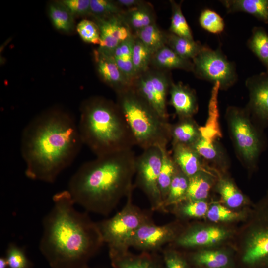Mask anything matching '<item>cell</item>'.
Wrapping results in <instances>:
<instances>
[{
    "label": "cell",
    "instance_id": "1",
    "mask_svg": "<svg viewBox=\"0 0 268 268\" xmlns=\"http://www.w3.org/2000/svg\"><path fill=\"white\" fill-rule=\"evenodd\" d=\"M83 144L78 124L70 114L59 109L43 113L22 133L21 150L26 176L54 182L73 161Z\"/></svg>",
    "mask_w": 268,
    "mask_h": 268
},
{
    "label": "cell",
    "instance_id": "2",
    "mask_svg": "<svg viewBox=\"0 0 268 268\" xmlns=\"http://www.w3.org/2000/svg\"><path fill=\"white\" fill-rule=\"evenodd\" d=\"M53 206L43 221L39 248L52 268H80L104 242L97 223L78 211L67 190L55 194Z\"/></svg>",
    "mask_w": 268,
    "mask_h": 268
},
{
    "label": "cell",
    "instance_id": "3",
    "mask_svg": "<svg viewBox=\"0 0 268 268\" xmlns=\"http://www.w3.org/2000/svg\"><path fill=\"white\" fill-rule=\"evenodd\" d=\"M136 157L132 149L97 157L82 164L68 187L75 203L86 210L109 215L134 188Z\"/></svg>",
    "mask_w": 268,
    "mask_h": 268
},
{
    "label": "cell",
    "instance_id": "4",
    "mask_svg": "<svg viewBox=\"0 0 268 268\" xmlns=\"http://www.w3.org/2000/svg\"><path fill=\"white\" fill-rule=\"evenodd\" d=\"M83 144L97 156L132 149L135 141L117 104L102 98L86 101L78 124Z\"/></svg>",
    "mask_w": 268,
    "mask_h": 268
},
{
    "label": "cell",
    "instance_id": "5",
    "mask_svg": "<svg viewBox=\"0 0 268 268\" xmlns=\"http://www.w3.org/2000/svg\"><path fill=\"white\" fill-rule=\"evenodd\" d=\"M117 105L134 137L135 145L145 150L167 148L171 140V124L160 116L132 87L118 93Z\"/></svg>",
    "mask_w": 268,
    "mask_h": 268
},
{
    "label": "cell",
    "instance_id": "6",
    "mask_svg": "<svg viewBox=\"0 0 268 268\" xmlns=\"http://www.w3.org/2000/svg\"><path fill=\"white\" fill-rule=\"evenodd\" d=\"M225 118L239 158L248 169H254L264 146L260 128L246 108L229 106L226 109Z\"/></svg>",
    "mask_w": 268,
    "mask_h": 268
},
{
    "label": "cell",
    "instance_id": "7",
    "mask_svg": "<svg viewBox=\"0 0 268 268\" xmlns=\"http://www.w3.org/2000/svg\"><path fill=\"white\" fill-rule=\"evenodd\" d=\"M133 190L127 196L126 203L121 211L109 219L97 222L109 251L128 250L127 242L134 233L142 225L153 222L151 212L141 210L133 203Z\"/></svg>",
    "mask_w": 268,
    "mask_h": 268
},
{
    "label": "cell",
    "instance_id": "8",
    "mask_svg": "<svg viewBox=\"0 0 268 268\" xmlns=\"http://www.w3.org/2000/svg\"><path fill=\"white\" fill-rule=\"evenodd\" d=\"M255 214L242 240L240 261L245 268H268V202Z\"/></svg>",
    "mask_w": 268,
    "mask_h": 268
},
{
    "label": "cell",
    "instance_id": "9",
    "mask_svg": "<svg viewBox=\"0 0 268 268\" xmlns=\"http://www.w3.org/2000/svg\"><path fill=\"white\" fill-rule=\"evenodd\" d=\"M192 62L195 75L213 84L219 83L220 90L229 89L237 81L234 63L228 60L220 48L214 50L204 46Z\"/></svg>",
    "mask_w": 268,
    "mask_h": 268
},
{
    "label": "cell",
    "instance_id": "10",
    "mask_svg": "<svg viewBox=\"0 0 268 268\" xmlns=\"http://www.w3.org/2000/svg\"><path fill=\"white\" fill-rule=\"evenodd\" d=\"M162 158L161 148L156 146L143 150V152L136 158L134 185L145 194L152 211L164 212L163 201L158 183Z\"/></svg>",
    "mask_w": 268,
    "mask_h": 268
},
{
    "label": "cell",
    "instance_id": "11",
    "mask_svg": "<svg viewBox=\"0 0 268 268\" xmlns=\"http://www.w3.org/2000/svg\"><path fill=\"white\" fill-rule=\"evenodd\" d=\"M172 82L165 73L148 70L136 77L132 87L160 116L168 120L167 97Z\"/></svg>",
    "mask_w": 268,
    "mask_h": 268
},
{
    "label": "cell",
    "instance_id": "12",
    "mask_svg": "<svg viewBox=\"0 0 268 268\" xmlns=\"http://www.w3.org/2000/svg\"><path fill=\"white\" fill-rule=\"evenodd\" d=\"M183 229L176 222L157 225L154 222L139 227L130 238L127 247L141 252H156L165 244L172 243Z\"/></svg>",
    "mask_w": 268,
    "mask_h": 268
},
{
    "label": "cell",
    "instance_id": "13",
    "mask_svg": "<svg viewBox=\"0 0 268 268\" xmlns=\"http://www.w3.org/2000/svg\"><path fill=\"white\" fill-rule=\"evenodd\" d=\"M232 231L225 227L194 225L183 229L171 245L184 249L214 248L229 239Z\"/></svg>",
    "mask_w": 268,
    "mask_h": 268
},
{
    "label": "cell",
    "instance_id": "14",
    "mask_svg": "<svg viewBox=\"0 0 268 268\" xmlns=\"http://www.w3.org/2000/svg\"><path fill=\"white\" fill-rule=\"evenodd\" d=\"M245 85L249 92L246 110L256 125L268 126V72H262L248 77Z\"/></svg>",
    "mask_w": 268,
    "mask_h": 268
},
{
    "label": "cell",
    "instance_id": "15",
    "mask_svg": "<svg viewBox=\"0 0 268 268\" xmlns=\"http://www.w3.org/2000/svg\"><path fill=\"white\" fill-rule=\"evenodd\" d=\"M122 14L96 18L100 34V50L112 54L118 46L133 35Z\"/></svg>",
    "mask_w": 268,
    "mask_h": 268
},
{
    "label": "cell",
    "instance_id": "16",
    "mask_svg": "<svg viewBox=\"0 0 268 268\" xmlns=\"http://www.w3.org/2000/svg\"><path fill=\"white\" fill-rule=\"evenodd\" d=\"M94 58L98 72L102 79L116 92L119 93L132 87L116 64L112 54L97 49Z\"/></svg>",
    "mask_w": 268,
    "mask_h": 268
},
{
    "label": "cell",
    "instance_id": "17",
    "mask_svg": "<svg viewBox=\"0 0 268 268\" xmlns=\"http://www.w3.org/2000/svg\"><path fill=\"white\" fill-rule=\"evenodd\" d=\"M111 264L114 268H164L162 259L156 252H141L134 254L127 251H109Z\"/></svg>",
    "mask_w": 268,
    "mask_h": 268
},
{
    "label": "cell",
    "instance_id": "18",
    "mask_svg": "<svg viewBox=\"0 0 268 268\" xmlns=\"http://www.w3.org/2000/svg\"><path fill=\"white\" fill-rule=\"evenodd\" d=\"M170 104L174 108L179 118H191L198 110L196 93L182 82H172L169 92Z\"/></svg>",
    "mask_w": 268,
    "mask_h": 268
},
{
    "label": "cell",
    "instance_id": "19",
    "mask_svg": "<svg viewBox=\"0 0 268 268\" xmlns=\"http://www.w3.org/2000/svg\"><path fill=\"white\" fill-rule=\"evenodd\" d=\"M189 263L198 268H234L232 254L224 249L214 248L197 250L189 254Z\"/></svg>",
    "mask_w": 268,
    "mask_h": 268
},
{
    "label": "cell",
    "instance_id": "20",
    "mask_svg": "<svg viewBox=\"0 0 268 268\" xmlns=\"http://www.w3.org/2000/svg\"><path fill=\"white\" fill-rule=\"evenodd\" d=\"M172 156L178 168L189 177L200 171L209 170L192 146L172 144Z\"/></svg>",
    "mask_w": 268,
    "mask_h": 268
},
{
    "label": "cell",
    "instance_id": "21",
    "mask_svg": "<svg viewBox=\"0 0 268 268\" xmlns=\"http://www.w3.org/2000/svg\"><path fill=\"white\" fill-rule=\"evenodd\" d=\"M219 90V83L214 84L209 101L207 119L205 125L199 128L201 136L210 141H218L222 136L219 122L218 95Z\"/></svg>",
    "mask_w": 268,
    "mask_h": 268
},
{
    "label": "cell",
    "instance_id": "22",
    "mask_svg": "<svg viewBox=\"0 0 268 268\" xmlns=\"http://www.w3.org/2000/svg\"><path fill=\"white\" fill-rule=\"evenodd\" d=\"M219 1L227 13L246 12L268 24V0H223Z\"/></svg>",
    "mask_w": 268,
    "mask_h": 268
},
{
    "label": "cell",
    "instance_id": "23",
    "mask_svg": "<svg viewBox=\"0 0 268 268\" xmlns=\"http://www.w3.org/2000/svg\"><path fill=\"white\" fill-rule=\"evenodd\" d=\"M218 141H210L201 136L192 146L203 160L224 171L228 166V158Z\"/></svg>",
    "mask_w": 268,
    "mask_h": 268
},
{
    "label": "cell",
    "instance_id": "24",
    "mask_svg": "<svg viewBox=\"0 0 268 268\" xmlns=\"http://www.w3.org/2000/svg\"><path fill=\"white\" fill-rule=\"evenodd\" d=\"M151 63L156 67L162 69H182L193 72L192 60L185 59L167 45H165L152 56Z\"/></svg>",
    "mask_w": 268,
    "mask_h": 268
},
{
    "label": "cell",
    "instance_id": "25",
    "mask_svg": "<svg viewBox=\"0 0 268 268\" xmlns=\"http://www.w3.org/2000/svg\"><path fill=\"white\" fill-rule=\"evenodd\" d=\"M199 128L193 117L179 118L176 123L171 124L172 144L192 146L201 137Z\"/></svg>",
    "mask_w": 268,
    "mask_h": 268
},
{
    "label": "cell",
    "instance_id": "26",
    "mask_svg": "<svg viewBox=\"0 0 268 268\" xmlns=\"http://www.w3.org/2000/svg\"><path fill=\"white\" fill-rule=\"evenodd\" d=\"M216 190L225 206L232 209L238 208L247 202V198L230 178L220 175Z\"/></svg>",
    "mask_w": 268,
    "mask_h": 268
},
{
    "label": "cell",
    "instance_id": "27",
    "mask_svg": "<svg viewBox=\"0 0 268 268\" xmlns=\"http://www.w3.org/2000/svg\"><path fill=\"white\" fill-rule=\"evenodd\" d=\"M134 39V35H133L118 46L112 53L119 69L132 85L137 77L132 59L133 47Z\"/></svg>",
    "mask_w": 268,
    "mask_h": 268
},
{
    "label": "cell",
    "instance_id": "28",
    "mask_svg": "<svg viewBox=\"0 0 268 268\" xmlns=\"http://www.w3.org/2000/svg\"><path fill=\"white\" fill-rule=\"evenodd\" d=\"M214 181L209 170L200 171L189 177L185 200L205 201L213 185Z\"/></svg>",
    "mask_w": 268,
    "mask_h": 268
},
{
    "label": "cell",
    "instance_id": "29",
    "mask_svg": "<svg viewBox=\"0 0 268 268\" xmlns=\"http://www.w3.org/2000/svg\"><path fill=\"white\" fill-rule=\"evenodd\" d=\"M122 15L131 30L135 32L155 23V14L149 3L143 4L124 11Z\"/></svg>",
    "mask_w": 268,
    "mask_h": 268
},
{
    "label": "cell",
    "instance_id": "30",
    "mask_svg": "<svg viewBox=\"0 0 268 268\" xmlns=\"http://www.w3.org/2000/svg\"><path fill=\"white\" fill-rule=\"evenodd\" d=\"M189 179V177L178 167L163 202L164 212H167L168 207L174 206L186 199Z\"/></svg>",
    "mask_w": 268,
    "mask_h": 268
},
{
    "label": "cell",
    "instance_id": "31",
    "mask_svg": "<svg viewBox=\"0 0 268 268\" xmlns=\"http://www.w3.org/2000/svg\"><path fill=\"white\" fill-rule=\"evenodd\" d=\"M166 45L182 57L192 60L203 49L205 45L194 40L167 33Z\"/></svg>",
    "mask_w": 268,
    "mask_h": 268
},
{
    "label": "cell",
    "instance_id": "32",
    "mask_svg": "<svg viewBox=\"0 0 268 268\" xmlns=\"http://www.w3.org/2000/svg\"><path fill=\"white\" fill-rule=\"evenodd\" d=\"M247 45L268 72V34L265 29L262 27H254Z\"/></svg>",
    "mask_w": 268,
    "mask_h": 268
},
{
    "label": "cell",
    "instance_id": "33",
    "mask_svg": "<svg viewBox=\"0 0 268 268\" xmlns=\"http://www.w3.org/2000/svg\"><path fill=\"white\" fill-rule=\"evenodd\" d=\"M161 150L162 152V164L158 183L164 202L168 194L172 180L178 167L167 148H161Z\"/></svg>",
    "mask_w": 268,
    "mask_h": 268
},
{
    "label": "cell",
    "instance_id": "34",
    "mask_svg": "<svg viewBox=\"0 0 268 268\" xmlns=\"http://www.w3.org/2000/svg\"><path fill=\"white\" fill-rule=\"evenodd\" d=\"M134 36L141 41L153 54L166 45L167 33L162 31L155 23L136 31Z\"/></svg>",
    "mask_w": 268,
    "mask_h": 268
},
{
    "label": "cell",
    "instance_id": "35",
    "mask_svg": "<svg viewBox=\"0 0 268 268\" xmlns=\"http://www.w3.org/2000/svg\"><path fill=\"white\" fill-rule=\"evenodd\" d=\"M48 11L50 20L56 29L64 32L72 30L73 16L61 2L50 4Z\"/></svg>",
    "mask_w": 268,
    "mask_h": 268
},
{
    "label": "cell",
    "instance_id": "36",
    "mask_svg": "<svg viewBox=\"0 0 268 268\" xmlns=\"http://www.w3.org/2000/svg\"><path fill=\"white\" fill-rule=\"evenodd\" d=\"M209 208L205 201L185 200L174 205L173 211L183 218H199L206 215Z\"/></svg>",
    "mask_w": 268,
    "mask_h": 268
},
{
    "label": "cell",
    "instance_id": "37",
    "mask_svg": "<svg viewBox=\"0 0 268 268\" xmlns=\"http://www.w3.org/2000/svg\"><path fill=\"white\" fill-rule=\"evenodd\" d=\"M170 2L172 8L170 32L181 37L194 40L191 29L182 12L181 5L174 0Z\"/></svg>",
    "mask_w": 268,
    "mask_h": 268
},
{
    "label": "cell",
    "instance_id": "38",
    "mask_svg": "<svg viewBox=\"0 0 268 268\" xmlns=\"http://www.w3.org/2000/svg\"><path fill=\"white\" fill-rule=\"evenodd\" d=\"M153 55L151 51L135 37L133 47L132 59L137 77L148 70Z\"/></svg>",
    "mask_w": 268,
    "mask_h": 268
},
{
    "label": "cell",
    "instance_id": "39",
    "mask_svg": "<svg viewBox=\"0 0 268 268\" xmlns=\"http://www.w3.org/2000/svg\"><path fill=\"white\" fill-rule=\"evenodd\" d=\"M206 216L209 221L214 223H227L242 219L243 213L221 204L213 203L209 207Z\"/></svg>",
    "mask_w": 268,
    "mask_h": 268
},
{
    "label": "cell",
    "instance_id": "40",
    "mask_svg": "<svg viewBox=\"0 0 268 268\" xmlns=\"http://www.w3.org/2000/svg\"><path fill=\"white\" fill-rule=\"evenodd\" d=\"M199 22L201 26L207 32L219 34L224 30L225 23L221 16L211 9H204L201 13Z\"/></svg>",
    "mask_w": 268,
    "mask_h": 268
},
{
    "label": "cell",
    "instance_id": "41",
    "mask_svg": "<svg viewBox=\"0 0 268 268\" xmlns=\"http://www.w3.org/2000/svg\"><path fill=\"white\" fill-rule=\"evenodd\" d=\"M7 259L8 268H33L32 263L27 257L24 249L15 243H11L8 246L5 256Z\"/></svg>",
    "mask_w": 268,
    "mask_h": 268
},
{
    "label": "cell",
    "instance_id": "42",
    "mask_svg": "<svg viewBox=\"0 0 268 268\" xmlns=\"http://www.w3.org/2000/svg\"><path fill=\"white\" fill-rule=\"evenodd\" d=\"M90 11L96 18L120 14L124 11L116 2L109 0H90Z\"/></svg>",
    "mask_w": 268,
    "mask_h": 268
},
{
    "label": "cell",
    "instance_id": "43",
    "mask_svg": "<svg viewBox=\"0 0 268 268\" xmlns=\"http://www.w3.org/2000/svg\"><path fill=\"white\" fill-rule=\"evenodd\" d=\"M77 31L85 42L98 45L100 44V34L97 24L87 19L81 20L76 27Z\"/></svg>",
    "mask_w": 268,
    "mask_h": 268
},
{
    "label": "cell",
    "instance_id": "44",
    "mask_svg": "<svg viewBox=\"0 0 268 268\" xmlns=\"http://www.w3.org/2000/svg\"><path fill=\"white\" fill-rule=\"evenodd\" d=\"M162 252L164 268H190L187 257L174 248L169 246Z\"/></svg>",
    "mask_w": 268,
    "mask_h": 268
},
{
    "label": "cell",
    "instance_id": "45",
    "mask_svg": "<svg viewBox=\"0 0 268 268\" xmlns=\"http://www.w3.org/2000/svg\"><path fill=\"white\" fill-rule=\"evenodd\" d=\"M61 2L73 16L91 14L90 0H63Z\"/></svg>",
    "mask_w": 268,
    "mask_h": 268
},
{
    "label": "cell",
    "instance_id": "46",
    "mask_svg": "<svg viewBox=\"0 0 268 268\" xmlns=\"http://www.w3.org/2000/svg\"><path fill=\"white\" fill-rule=\"evenodd\" d=\"M116 2L120 7H124L128 9L137 7L144 2L139 0H118Z\"/></svg>",
    "mask_w": 268,
    "mask_h": 268
},
{
    "label": "cell",
    "instance_id": "47",
    "mask_svg": "<svg viewBox=\"0 0 268 268\" xmlns=\"http://www.w3.org/2000/svg\"><path fill=\"white\" fill-rule=\"evenodd\" d=\"M0 268H8V262L5 256L0 258Z\"/></svg>",
    "mask_w": 268,
    "mask_h": 268
},
{
    "label": "cell",
    "instance_id": "48",
    "mask_svg": "<svg viewBox=\"0 0 268 268\" xmlns=\"http://www.w3.org/2000/svg\"><path fill=\"white\" fill-rule=\"evenodd\" d=\"M90 268L88 266V265H86V266H83V267H81V268Z\"/></svg>",
    "mask_w": 268,
    "mask_h": 268
},
{
    "label": "cell",
    "instance_id": "49",
    "mask_svg": "<svg viewBox=\"0 0 268 268\" xmlns=\"http://www.w3.org/2000/svg\"></svg>",
    "mask_w": 268,
    "mask_h": 268
},
{
    "label": "cell",
    "instance_id": "50",
    "mask_svg": "<svg viewBox=\"0 0 268 268\" xmlns=\"http://www.w3.org/2000/svg\"></svg>",
    "mask_w": 268,
    "mask_h": 268
}]
</instances>
